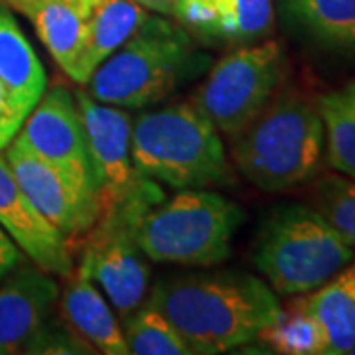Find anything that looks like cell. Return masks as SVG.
<instances>
[{
    "label": "cell",
    "mask_w": 355,
    "mask_h": 355,
    "mask_svg": "<svg viewBox=\"0 0 355 355\" xmlns=\"http://www.w3.org/2000/svg\"><path fill=\"white\" fill-rule=\"evenodd\" d=\"M146 302L174 324L191 355L247 345L282 316L277 292L249 272L170 277L154 284Z\"/></svg>",
    "instance_id": "1"
},
{
    "label": "cell",
    "mask_w": 355,
    "mask_h": 355,
    "mask_svg": "<svg viewBox=\"0 0 355 355\" xmlns=\"http://www.w3.org/2000/svg\"><path fill=\"white\" fill-rule=\"evenodd\" d=\"M211 65L188 32L160 16H148L130 38L89 77L95 101L121 109H144Z\"/></svg>",
    "instance_id": "2"
},
{
    "label": "cell",
    "mask_w": 355,
    "mask_h": 355,
    "mask_svg": "<svg viewBox=\"0 0 355 355\" xmlns=\"http://www.w3.org/2000/svg\"><path fill=\"white\" fill-rule=\"evenodd\" d=\"M130 153L140 176L176 190L235 182L221 132L191 101L139 114L132 123Z\"/></svg>",
    "instance_id": "3"
},
{
    "label": "cell",
    "mask_w": 355,
    "mask_h": 355,
    "mask_svg": "<svg viewBox=\"0 0 355 355\" xmlns=\"http://www.w3.org/2000/svg\"><path fill=\"white\" fill-rule=\"evenodd\" d=\"M231 139V158L241 176L272 193L314 180L326 158V132L316 105L294 93L272 97Z\"/></svg>",
    "instance_id": "4"
},
{
    "label": "cell",
    "mask_w": 355,
    "mask_h": 355,
    "mask_svg": "<svg viewBox=\"0 0 355 355\" xmlns=\"http://www.w3.org/2000/svg\"><path fill=\"white\" fill-rule=\"evenodd\" d=\"M355 257V247L318 209L284 203L259 229L253 263L280 296H300L320 288Z\"/></svg>",
    "instance_id": "5"
},
{
    "label": "cell",
    "mask_w": 355,
    "mask_h": 355,
    "mask_svg": "<svg viewBox=\"0 0 355 355\" xmlns=\"http://www.w3.org/2000/svg\"><path fill=\"white\" fill-rule=\"evenodd\" d=\"M243 221L241 205L219 191L180 190L142 216L137 241L153 263L216 266L231 254Z\"/></svg>",
    "instance_id": "6"
},
{
    "label": "cell",
    "mask_w": 355,
    "mask_h": 355,
    "mask_svg": "<svg viewBox=\"0 0 355 355\" xmlns=\"http://www.w3.org/2000/svg\"><path fill=\"white\" fill-rule=\"evenodd\" d=\"M162 198L160 186L154 184L99 217L81 243L83 257L77 268L99 282L107 300L123 320L144 302L148 292L150 266L137 241V229L142 216Z\"/></svg>",
    "instance_id": "7"
},
{
    "label": "cell",
    "mask_w": 355,
    "mask_h": 355,
    "mask_svg": "<svg viewBox=\"0 0 355 355\" xmlns=\"http://www.w3.org/2000/svg\"><path fill=\"white\" fill-rule=\"evenodd\" d=\"M286 76V55L279 40H261L225 53L190 101L214 127L235 137L265 109Z\"/></svg>",
    "instance_id": "8"
},
{
    "label": "cell",
    "mask_w": 355,
    "mask_h": 355,
    "mask_svg": "<svg viewBox=\"0 0 355 355\" xmlns=\"http://www.w3.org/2000/svg\"><path fill=\"white\" fill-rule=\"evenodd\" d=\"M76 99L85 125L101 217L158 182L140 176L132 164L130 114L121 107L95 101L87 91L81 89L76 91Z\"/></svg>",
    "instance_id": "9"
},
{
    "label": "cell",
    "mask_w": 355,
    "mask_h": 355,
    "mask_svg": "<svg viewBox=\"0 0 355 355\" xmlns=\"http://www.w3.org/2000/svg\"><path fill=\"white\" fill-rule=\"evenodd\" d=\"M2 153L40 216L64 235L71 251L76 245L81 247L99 219L97 191L62 168L44 162L16 140Z\"/></svg>",
    "instance_id": "10"
},
{
    "label": "cell",
    "mask_w": 355,
    "mask_h": 355,
    "mask_svg": "<svg viewBox=\"0 0 355 355\" xmlns=\"http://www.w3.org/2000/svg\"><path fill=\"white\" fill-rule=\"evenodd\" d=\"M14 140L44 162L62 168L97 191L83 116L76 93L64 83H55L44 91Z\"/></svg>",
    "instance_id": "11"
},
{
    "label": "cell",
    "mask_w": 355,
    "mask_h": 355,
    "mask_svg": "<svg viewBox=\"0 0 355 355\" xmlns=\"http://www.w3.org/2000/svg\"><path fill=\"white\" fill-rule=\"evenodd\" d=\"M0 225L42 270L65 279L76 268L69 243L28 200L4 153H0Z\"/></svg>",
    "instance_id": "12"
},
{
    "label": "cell",
    "mask_w": 355,
    "mask_h": 355,
    "mask_svg": "<svg viewBox=\"0 0 355 355\" xmlns=\"http://www.w3.org/2000/svg\"><path fill=\"white\" fill-rule=\"evenodd\" d=\"M60 298L53 275L42 268H16L0 284V355L22 354L26 343L50 318Z\"/></svg>",
    "instance_id": "13"
},
{
    "label": "cell",
    "mask_w": 355,
    "mask_h": 355,
    "mask_svg": "<svg viewBox=\"0 0 355 355\" xmlns=\"http://www.w3.org/2000/svg\"><path fill=\"white\" fill-rule=\"evenodd\" d=\"M174 16L193 36L221 44H254L275 28L272 0H180Z\"/></svg>",
    "instance_id": "14"
},
{
    "label": "cell",
    "mask_w": 355,
    "mask_h": 355,
    "mask_svg": "<svg viewBox=\"0 0 355 355\" xmlns=\"http://www.w3.org/2000/svg\"><path fill=\"white\" fill-rule=\"evenodd\" d=\"M0 81L20 123L48 89V76L38 53L6 6H0Z\"/></svg>",
    "instance_id": "15"
},
{
    "label": "cell",
    "mask_w": 355,
    "mask_h": 355,
    "mask_svg": "<svg viewBox=\"0 0 355 355\" xmlns=\"http://www.w3.org/2000/svg\"><path fill=\"white\" fill-rule=\"evenodd\" d=\"M65 279L67 284L62 294V312L67 324L83 336L97 354H130L113 308L95 288L93 280L79 268H73Z\"/></svg>",
    "instance_id": "16"
},
{
    "label": "cell",
    "mask_w": 355,
    "mask_h": 355,
    "mask_svg": "<svg viewBox=\"0 0 355 355\" xmlns=\"http://www.w3.org/2000/svg\"><path fill=\"white\" fill-rule=\"evenodd\" d=\"M150 12L137 0H103L89 14L87 34L83 40L77 62L69 79L85 85L95 69L119 50L140 26L148 20Z\"/></svg>",
    "instance_id": "17"
},
{
    "label": "cell",
    "mask_w": 355,
    "mask_h": 355,
    "mask_svg": "<svg viewBox=\"0 0 355 355\" xmlns=\"http://www.w3.org/2000/svg\"><path fill=\"white\" fill-rule=\"evenodd\" d=\"M14 10L30 18L42 44L69 76L87 34L89 14L65 0H22Z\"/></svg>",
    "instance_id": "18"
},
{
    "label": "cell",
    "mask_w": 355,
    "mask_h": 355,
    "mask_svg": "<svg viewBox=\"0 0 355 355\" xmlns=\"http://www.w3.org/2000/svg\"><path fill=\"white\" fill-rule=\"evenodd\" d=\"M302 298L326 331L328 355L349 354L355 345V257L328 282Z\"/></svg>",
    "instance_id": "19"
},
{
    "label": "cell",
    "mask_w": 355,
    "mask_h": 355,
    "mask_svg": "<svg viewBox=\"0 0 355 355\" xmlns=\"http://www.w3.org/2000/svg\"><path fill=\"white\" fill-rule=\"evenodd\" d=\"M280 10L318 46L355 58V0H280Z\"/></svg>",
    "instance_id": "20"
},
{
    "label": "cell",
    "mask_w": 355,
    "mask_h": 355,
    "mask_svg": "<svg viewBox=\"0 0 355 355\" xmlns=\"http://www.w3.org/2000/svg\"><path fill=\"white\" fill-rule=\"evenodd\" d=\"M316 109L326 132V160L355 180V81L320 95Z\"/></svg>",
    "instance_id": "21"
},
{
    "label": "cell",
    "mask_w": 355,
    "mask_h": 355,
    "mask_svg": "<svg viewBox=\"0 0 355 355\" xmlns=\"http://www.w3.org/2000/svg\"><path fill=\"white\" fill-rule=\"evenodd\" d=\"M259 340L277 354L328 355L326 331L306 308L304 298H296L288 310L282 308L279 322L268 326Z\"/></svg>",
    "instance_id": "22"
},
{
    "label": "cell",
    "mask_w": 355,
    "mask_h": 355,
    "mask_svg": "<svg viewBox=\"0 0 355 355\" xmlns=\"http://www.w3.org/2000/svg\"><path fill=\"white\" fill-rule=\"evenodd\" d=\"M123 336L132 355H191L174 324L148 302L125 318Z\"/></svg>",
    "instance_id": "23"
},
{
    "label": "cell",
    "mask_w": 355,
    "mask_h": 355,
    "mask_svg": "<svg viewBox=\"0 0 355 355\" xmlns=\"http://www.w3.org/2000/svg\"><path fill=\"white\" fill-rule=\"evenodd\" d=\"M310 205L340 231L345 241L355 247V180L343 174L318 178L312 186Z\"/></svg>",
    "instance_id": "24"
},
{
    "label": "cell",
    "mask_w": 355,
    "mask_h": 355,
    "mask_svg": "<svg viewBox=\"0 0 355 355\" xmlns=\"http://www.w3.org/2000/svg\"><path fill=\"white\" fill-rule=\"evenodd\" d=\"M22 354L91 355L97 354V349L83 336H79L71 326H65L62 322H53L48 318L30 338V342L26 343Z\"/></svg>",
    "instance_id": "25"
},
{
    "label": "cell",
    "mask_w": 355,
    "mask_h": 355,
    "mask_svg": "<svg viewBox=\"0 0 355 355\" xmlns=\"http://www.w3.org/2000/svg\"><path fill=\"white\" fill-rule=\"evenodd\" d=\"M20 127H22V123L18 121V116L14 113L8 91L4 87V83L0 81V153L12 142Z\"/></svg>",
    "instance_id": "26"
},
{
    "label": "cell",
    "mask_w": 355,
    "mask_h": 355,
    "mask_svg": "<svg viewBox=\"0 0 355 355\" xmlns=\"http://www.w3.org/2000/svg\"><path fill=\"white\" fill-rule=\"evenodd\" d=\"M22 261H24L22 249L0 225V282L22 265Z\"/></svg>",
    "instance_id": "27"
},
{
    "label": "cell",
    "mask_w": 355,
    "mask_h": 355,
    "mask_svg": "<svg viewBox=\"0 0 355 355\" xmlns=\"http://www.w3.org/2000/svg\"><path fill=\"white\" fill-rule=\"evenodd\" d=\"M140 6H144L148 12L164 14V16H174L176 14L180 0H137Z\"/></svg>",
    "instance_id": "28"
},
{
    "label": "cell",
    "mask_w": 355,
    "mask_h": 355,
    "mask_svg": "<svg viewBox=\"0 0 355 355\" xmlns=\"http://www.w3.org/2000/svg\"><path fill=\"white\" fill-rule=\"evenodd\" d=\"M65 2L73 4V6H77L79 10H83L85 14H91L97 6H99V2H103V0H65Z\"/></svg>",
    "instance_id": "29"
},
{
    "label": "cell",
    "mask_w": 355,
    "mask_h": 355,
    "mask_svg": "<svg viewBox=\"0 0 355 355\" xmlns=\"http://www.w3.org/2000/svg\"><path fill=\"white\" fill-rule=\"evenodd\" d=\"M0 2H2V4H4V6H8V8H16V6H18V4H20V2H22V0H0Z\"/></svg>",
    "instance_id": "30"
},
{
    "label": "cell",
    "mask_w": 355,
    "mask_h": 355,
    "mask_svg": "<svg viewBox=\"0 0 355 355\" xmlns=\"http://www.w3.org/2000/svg\"><path fill=\"white\" fill-rule=\"evenodd\" d=\"M349 354H352V355H355V345H354V347H352V352H349Z\"/></svg>",
    "instance_id": "31"
}]
</instances>
